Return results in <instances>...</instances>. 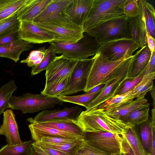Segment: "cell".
Wrapping results in <instances>:
<instances>
[{"label": "cell", "mask_w": 155, "mask_h": 155, "mask_svg": "<svg viewBox=\"0 0 155 155\" xmlns=\"http://www.w3.org/2000/svg\"><path fill=\"white\" fill-rule=\"evenodd\" d=\"M151 56L147 45L141 48L133 55L128 71V78H133L139 75L145 69Z\"/></svg>", "instance_id": "cell-22"}, {"label": "cell", "mask_w": 155, "mask_h": 155, "mask_svg": "<svg viewBox=\"0 0 155 155\" xmlns=\"http://www.w3.org/2000/svg\"><path fill=\"white\" fill-rule=\"evenodd\" d=\"M149 110V107L134 110L129 113L121 120L130 127H134L148 120Z\"/></svg>", "instance_id": "cell-32"}, {"label": "cell", "mask_w": 155, "mask_h": 155, "mask_svg": "<svg viewBox=\"0 0 155 155\" xmlns=\"http://www.w3.org/2000/svg\"><path fill=\"white\" fill-rule=\"evenodd\" d=\"M135 98V95L131 90L123 94L116 95L105 102L89 109H107L116 108L130 102Z\"/></svg>", "instance_id": "cell-28"}, {"label": "cell", "mask_w": 155, "mask_h": 155, "mask_svg": "<svg viewBox=\"0 0 155 155\" xmlns=\"http://www.w3.org/2000/svg\"><path fill=\"white\" fill-rule=\"evenodd\" d=\"M155 72L144 75L140 82L132 90L136 98L145 97L147 93L153 87Z\"/></svg>", "instance_id": "cell-36"}, {"label": "cell", "mask_w": 155, "mask_h": 155, "mask_svg": "<svg viewBox=\"0 0 155 155\" xmlns=\"http://www.w3.org/2000/svg\"><path fill=\"white\" fill-rule=\"evenodd\" d=\"M71 74L45 84V88L41 93L49 97H55L58 96L67 87L70 80Z\"/></svg>", "instance_id": "cell-29"}, {"label": "cell", "mask_w": 155, "mask_h": 155, "mask_svg": "<svg viewBox=\"0 0 155 155\" xmlns=\"http://www.w3.org/2000/svg\"><path fill=\"white\" fill-rule=\"evenodd\" d=\"M116 155H124L123 153L122 152L121 153H120L118 154H116Z\"/></svg>", "instance_id": "cell-53"}, {"label": "cell", "mask_w": 155, "mask_h": 155, "mask_svg": "<svg viewBox=\"0 0 155 155\" xmlns=\"http://www.w3.org/2000/svg\"><path fill=\"white\" fill-rule=\"evenodd\" d=\"M155 51L151 55L150 59L147 66L142 72L143 75L155 72Z\"/></svg>", "instance_id": "cell-45"}, {"label": "cell", "mask_w": 155, "mask_h": 155, "mask_svg": "<svg viewBox=\"0 0 155 155\" xmlns=\"http://www.w3.org/2000/svg\"><path fill=\"white\" fill-rule=\"evenodd\" d=\"M138 4L144 21L147 32L155 38V12L154 7L146 0H138Z\"/></svg>", "instance_id": "cell-26"}, {"label": "cell", "mask_w": 155, "mask_h": 155, "mask_svg": "<svg viewBox=\"0 0 155 155\" xmlns=\"http://www.w3.org/2000/svg\"><path fill=\"white\" fill-rule=\"evenodd\" d=\"M140 48L139 45L133 39L123 38L110 41L100 45L99 53L111 61L127 59Z\"/></svg>", "instance_id": "cell-9"}, {"label": "cell", "mask_w": 155, "mask_h": 155, "mask_svg": "<svg viewBox=\"0 0 155 155\" xmlns=\"http://www.w3.org/2000/svg\"><path fill=\"white\" fill-rule=\"evenodd\" d=\"M138 0H126L124 5V14L127 18L137 16L139 12Z\"/></svg>", "instance_id": "cell-41"}, {"label": "cell", "mask_w": 155, "mask_h": 155, "mask_svg": "<svg viewBox=\"0 0 155 155\" xmlns=\"http://www.w3.org/2000/svg\"><path fill=\"white\" fill-rule=\"evenodd\" d=\"M63 102L56 97H49L42 94L27 93L21 96L12 95L8 103V107L21 110L22 114L32 113L54 107Z\"/></svg>", "instance_id": "cell-5"}, {"label": "cell", "mask_w": 155, "mask_h": 155, "mask_svg": "<svg viewBox=\"0 0 155 155\" xmlns=\"http://www.w3.org/2000/svg\"><path fill=\"white\" fill-rule=\"evenodd\" d=\"M133 57V55L125 60L121 66L116 76L105 85L100 93L90 104L87 109L93 107L114 96L120 85L127 78L128 71Z\"/></svg>", "instance_id": "cell-11"}, {"label": "cell", "mask_w": 155, "mask_h": 155, "mask_svg": "<svg viewBox=\"0 0 155 155\" xmlns=\"http://www.w3.org/2000/svg\"><path fill=\"white\" fill-rule=\"evenodd\" d=\"M3 114V121L0 127V134L5 137L8 144L14 145L20 144L22 141L20 139L13 111L7 109Z\"/></svg>", "instance_id": "cell-15"}, {"label": "cell", "mask_w": 155, "mask_h": 155, "mask_svg": "<svg viewBox=\"0 0 155 155\" xmlns=\"http://www.w3.org/2000/svg\"><path fill=\"white\" fill-rule=\"evenodd\" d=\"M93 58L79 60L71 74L67 87L58 96L84 91L93 62Z\"/></svg>", "instance_id": "cell-10"}, {"label": "cell", "mask_w": 155, "mask_h": 155, "mask_svg": "<svg viewBox=\"0 0 155 155\" xmlns=\"http://www.w3.org/2000/svg\"><path fill=\"white\" fill-rule=\"evenodd\" d=\"M150 155H155V132L153 135V139Z\"/></svg>", "instance_id": "cell-51"}, {"label": "cell", "mask_w": 155, "mask_h": 155, "mask_svg": "<svg viewBox=\"0 0 155 155\" xmlns=\"http://www.w3.org/2000/svg\"><path fill=\"white\" fill-rule=\"evenodd\" d=\"M78 61L62 55L56 56L46 69L45 84L71 74Z\"/></svg>", "instance_id": "cell-12"}, {"label": "cell", "mask_w": 155, "mask_h": 155, "mask_svg": "<svg viewBox=\"0 0 155 155\" xmlns=\"http://www.w3.org/2000/svg\"><path fill=\"white\" fill-rule=\"evenodd\" d=\"M39 147L48 155H69L58 150L50 148L35 143H34Z\"/></svg>", "instance_id": "cell-47"}, {"label": "cell", "mask_w": 155, "mask_h": 155, "mask_svg": "<svg viewBox=\"0 0 155 155\" xmlns=\"http://www.w3.org/2000/svg\"><path fill=\"white\" fill-rule=\"evenodd\" d=\"M84 142L83 139L72 142L60 144L35 143L58 150L69 155H75L78 151L83 145Z\"/></svg>", "instance_id": "cell-33"}, {"label": "cell", "mask_w": 155, "mask_h": 155, "mask_svg": "<svg viewBox=\"0 0 155 155\" xmlns=\"http://www.w3.org/2000/svg\"><path fill=\"white\" fill-rule=\"evenodd\" d=\"M17 88L14 81L12 80L0 87V116L8 107V101Z\"/></svg>", "instance_id": "cell-35"}, {"label": "cell", "mask_w": 155, "mask_h": 155, "mask_svg": "<svg viewBox=\"0 0 155 155\" xmlns=\"http://www.w3.org/2000/svg\"><path fill=\"white\" fill-rule=\"evenodd\" d=\"M28 122L30 123L28 125V127L31 133L32 140L35 142H38L42 138L48 137L83 139L82 136L75 134L45 126L32 121Z\"/></svg>", "instance_id": "cell-18"}, {"label": "cell", "mask_w": 155, "mask_h": 155, "mask_svg": "<svg viewBox=\"0 0 155 155\" xmlns=\"http://www.w3.org/2000/svg\"><path fill=\"white\" fill-rule=\"evenodd\" d=\"M150 104L145 97H142L136 98L130 102L116 108L107 109L88 110L97 111L112 117L121 120L123 117L131 111L149 107Z\"/></svg>", "instance_id": "cell-19"}, {"label": "cell", "mask_w": 155, "mask_h": 155, "mask_svg": "<svg viewBox=\"0 0 155 155\" xmlns=\"http://www.w3.org/2000/svg\"><path fill=\"white\" fill-rule=\"evenodd\" d=\"M47 49L42 47L37 50H33L30 53L25 59L21 60L20 63H26L29 67H33L39 64L43 59Z\"/></svg>", "instance_id": "cell-38"}, {"label": "cell", "mask_w": 155, "mask_h": 155, "mask_svg": "<svg viewBox=\"0 0 155 155\" xmlns=\"http://www.w3.org/2000/svg\"><path fill=\"white\" fill-rule=\"evenodd\" d=\"M92 58V63L84 91L85 92L98 85H105L113 79L127 59L111 61L99 53H97Z\"/></svg>", "instance_id": "cell-2"}, {"label": "cell", "mask_w": 155, "mask_h": 155, "mask_svg": "<svg viewBox=\"0 0 155 155\" xmlns=\"http://www.w3.org/2000/svg\"><path fill=\"white\" fill-rule=\"evenodd\" d=\"M142 73L137 77L126 79L120 85L114 96L123 94L132 90L141 81L143 76Z\"/></svg>", "instance_id": "cell-40"}, {"label": "cell", "mask_w": 155, "mask_h": 155, "mask_svg": "<svg viewBox=\"0 0 155 155\" xmlns=\"http://www.w3.org/2000/svg\"><path fill=\"white\" fill-rule=\"evenodd\" d=\"M155 87H153L150 91L153 99V106L155 108Z\"/></svg>", "instance_id": "cell-52"}, {"label": "cell", "mask_w": 155, "mask_h": 155, "mask_svg": "<svg viewBox=\"0 0 155 155\" xmlns=\"http://www.w3.org/2000/svg\"><path fill=\"white\" fill-rule=\"evenodd\" d=\"M124 135L135 155H150L143 148L134 127L128 128Z\"/></svg>", "instance_id": "cell-34"}, {"label": "cell", "mask_w": 155, "mask_h": 155, "mask_svg": "<svg viewBox=\"0 0 155 155\" xmlns=\"http://www.w3.org/2000/svg\"><path fill=\"white\" fill-rule=\"evenodd\" d=\"M49 43L53 47L56 54H61L65 57L78 60L95 55L100 46L93 37L86 32L83 38L75 43L53 41Z\"/></svg>", "instance_id": "cell-4"}, {"label": "cell", "mask_w": 155, "mask_h": 155, "mask_svg": "<svg viewBox=\"0 0 155 155\" xmlns=\"http://www.w3.org/2000/svg\"><path fill=\"white\" fill-rule=\"evenodd\" d=\"M94 0H72L63 11L69 21L81 27L88 17Z\"/></svg>", "instance_id": "cell-13"}, {"label": "cell", "mask_w": 155, "mask_h": 155, "mask_svg": "<svg viewBox=\"0 0 155 155\" xmlns=\"http://www.w3.org/2000/svg\"><path fill=\"white\" fill-rule=\"evenodd\" d=\"M21 40L31 44H41L54 41V36L33 22L20 21L18 28Z\"/></svg>", "instance_id": "cell-14"}, {"label": "cell", "mask_w": 155, "mask_h": 155, "mask_svg": "<svg viewBox=\"0 0 155 155\" xmlns=\"http://www.w3.org/2000/svg\"><path fill=\"white\" fill-rule=\"evenodd\" d=\"M18 28H10L0 34V46L21 40Z\"/></svg>", "instance_id": "cell-39"}, {"label": "cell", "mask_w": 155, "mask_h": 155, "mask_svg": "<svg viewBox=\"0 0 155 155\" xmlns=\"http://www.w3.org/2000/svg\"><path fill=\"white\" fill-rule=\"evenodd\" d=\"M33 47L31 43L20 40L0 46V57L10 59L17 62L22 52L28 51Z\"/></svg>", "instance_id": "cell-24"}, {"label": "cell", "mask_w": 155, "mask_h": 155, "mask_svg": "<svg viewBox=\"0 0 155 155\" xmlns=\"http://www.w3.org/2000/svg\"><path fill=\"white\" fill-rule=\"evenodd\" d=\"M126 0H94L83 26L84 32L111 19L124 15Z\"/></svg>", "instance_id": "cell-3"}, {"label": "cell", "mask_w": 155, "mask_h": 155, "mask_svg": "<svg viewBox=\"0 0 155 155\" xmlns=\"http://www.w3.org/2000/svg\"><path fill=\"white\" fill-rule=\"evenodd\" d=\"M105 84H101L95 86L89 91L85 92L86 94H91L96 93L102 89L104 86Z\"/></svg>", "instance_id": "cell-50"}, {"label": "cell", "mask_w": 155, "mask_h": 155, "mask_svg": "<svg viewBox=\"0 0 155 155\" xmlns=\"http://www.w3.org/2000/svg\"><path fill=\"white\" fill-rule=\"evenodd\" d=\"M127 28L128 38L134 40L140 48L147 45L145 25L139 7L137 16L127 18Z\"/></svg>", "instance_id": "cell-17"}, {"label": "cell", "mask_w": 155, "mask_h": 155, "mask_svg": "<svg viewBox=\"0 0 155 155\" xmlns=\"http://www.w3.org/2000/svg\"><path fill=\"white\" fill-rule=\"evenodd\" d=\"M76 120L84 132L105 131L124 134L126 130L130 127L122 120L89 110L82 111Z\"/></svg>", "instance_id": "cell-1"}, {"label": "cell", "mask_w": 155, "mask_h": 155, "mask_svg": "<svg viewBox=\"0 0 155 155\" xmlns=\"http://www.w3.org/2000/svg\"><path fill=\"white\" fill-rule=\"evenodd\" d=\"M34 143L31 140L22 141L17 145L7 144L0 149V155H31V147Z\"/></svg>", "instance_id": "cell-30"}, {"label": "cell", "mask_w": 155, "mask_h": 155, "mask_svg": "<svg viewBox=\"0 0 155 155\" xmlns=\"http://www.w3.org/2000/svg\"><path fill=\"white\" fill-rule=\"evenodd\" d=\"M37 123L82 136L84 132L78 124L77 120L75 119L67 118L55 119Z\"/></svg>", "instance_id": "cell-25"}, {"label": "cell", "mask_w": 155, "mask_h": 155, "mask_svg": "<svg viewBox=\"0 0 155 155\" xmlns=\"http://www.w3.org/2000/svg\"><path fill=\"white\" fill-rule=\"evenodd\" d=\"M75 155H107L93 147L84 141L82 146L78 151Z\"/></svg>", "instance_id": "cell-44"}, {"label": "cell", "mask_w": 155, "mask_h": 155, "mask_svg": "<svg viewBox=\"0 0 155 155\" xmlns=\"http://www.w3.org/2000/svg\"><path fill=\"white\" fill-rule=\"evenodd\" d=\"M72 0H53L33 22L40 23L58 18L63 14L64 10Z\"/></svg>", "instance_id": "cell-23"}, {"label": "cell", "mask_w": 155, "mask_h": 155, "mask_svg": "<svg viewBox=\"0 0 155 155\" xmlns=\"http://www.w3.org/2000/svg\"><path fill=\"white\" fill-rule=\"evenodd\" d=\"M85 32L93 37L100 46L114 40L128 38L127 18L124 15L107 21Z\"/></svg>", "instance_id": "cell-7"}, {"label": "cell", "mask_w": 155, "mask_h": 155, "mask_svg": "<svg viewBox=\"0 0 155 155\" xmlns=\"http://www.w3.org/2000/svg\"><path fill=\"white\" fill-rule=\"evenodd\" d=\"M20 24V21L17 18V14L0 21V34L10 28L15 27H19Z\"/></svg>", "instance_id": "cell-43"}, {"label": "cell", "mask_w": 155, "mask_h": 155, "mask_svg": "<svg viewBox=\"0 0 155 155\" xmlns=\"http://www.w3.org/2000/svg\"><path fill=\"white\" fill-rule=\"evenodd\" d=\"M82 109L78 106L66 107L62 110H43L39 113L34 119H27V121L36 123L45 122L49 120L59 119H70L76 120L82 112Z\"/></svg>", "instance_id": "cell-16"}, {"label": "cell", "mask_w": 155, "mask_h": 155, "mask_svg": "<svg viewBox=\"0 0 155 155\" xmlns=\"http://www.w3.org/2000/svg\"><path fill=\"white\" fill-rule=\"evenodd\" d=\"M84 141L93 147L107 155L121 153V143L125 135L108 131L83 132Z\"/></svg>", "instance_id": "cell-8"}, {"label": "cell", "mask_w": 155, "mask_h": 155, "mask_svg": "<svg viewBox=\"0 0 155 155\" xmlns=\"http://www.w3.org/2000/svg\"><path fill=\"white\" fill-rule=\"evenodd\" d=\"M147 46L152 54L155 51V38L152 37L147 32H146Z\"/></svg>", "instance_id": "cell-49"}, {"label": "cell", "mask_w": 155, "mask_h": 155, "mask_svg": "<svg viewBox=\"0 0 155 155\" xmlns=\"http://www.w3.org/2000/svg\"><path fill=\"white\" fill-rule=\"evenodd\" d=\"M31 155H48L39 147L33 143L31 150Z\"/></svg>", "instance_id": "cell-48"}, {"label": "cell", "mask_w": 155, "mask_h": 155, "mask_svg": "<svg viewBox=\"0 0 155 155\" xmlns=\"http://www.w3.org/2000/svg\"><path fill=\"white\" fill-rule=\"evenodd\" d=\"M122 152L124 155H135L132 147L125 137L121 143Z\"/></svg>", "instance_id": "cell-46"}, {"label": "cell", "mask_w": 155, "mask_h": 155, "mask_svg": "<svg viewBox=\"0 0 155 155\" xmlns=\"http://www.w3.org/2000/svg\"><path fill=\"white\" fill-rule=\"evenodd\" d=\"M30 0H0V21L17 14Z\"/></svg>", "instance_id": "cell-27"}, {"label": "cell", "mask_w": 155, "mask_h": 155, "mask_svg": "<svg viewBox=\"0 0 155 155\" xmlns=\"http://www.w3.org/2000/svg\"><path fill=\"white\" fill-rule=\"evenodd\" d=\"M53 0H30L17 14L20 21L33 22V21L51 3Z\"/></svg>", "instance_id": "cell-20"}, {"label": "cell", "mask_w": 155, "mask_h": 155, "mask_svg": "<svg viewBox=\"0 0 155 155\" xmlns=\"http://www.w3.org/2000/svg\"><path fill=\"white\" fill-rule=\"evenodd\" d=\"M56 57L54 48L50 45L49 48L47 49L44 57L41 62L36 66L32 67L31 75H36L46 70Z\"/></svg>", "instance_id": "cell-37"}, {"label": "cell", "mask_w": 155, "mask_h": 155, "mask_svg": "<svg viewBox=\"0 0 155 155\" xmlns=\"http://www.w3.org/2000/svg\"><path fill=\"white\" fill-rule=\"evenodd\" d=\"M151 110L150 120L134 126L141 143L144 150L150 155L153 135L155 132V111Z\"/></svg>", "instance_id": "cell-21"}, {"label": "cell", "mask_w": 155, "mask_h": 155, "mask_svg": "<svg viewBox=\"0 0 155 155\" xmlns=\"http://www.w3.org/2000/svg\"><path fill=\"white\" fill-rule=\"evenodd\" d=\"M35 24L53 35V41L75 43L84 36L83 28L68 21L63 13L57 18Z\"/></svg>", "instance_id": "cell-6"}, {"label": "cell", "mask_w": 155, "mask_h": 155, "mask_svg": "<svg viewBox=\"0 0 155 155\" xmlns=\"http://www.w3.org/2000/svg\"><path fill=\"white\" fill-rule=\"evenodd\" d=\"M103 88L98 91L93 93L86 94L85 93L77 95H67L57 96L55 97L62 102L77 104L84 106L87 109L90 104L99 95Z\"/></svg>", "instance_id": "cell-31"}, {"label": "cell", "mask_w": 155, "mask_h": 155, "mask_svg": "<svg viewBox=\"0 0 155 155\" xmlns=\"http://www.w3.org/2000/svg\"><path fill=\"white\" fill-rule=\"evenodd\" d=\"M80 139H76L58 137H43L38 142L35 143H43L60 144L72 142Z\"/></svg>", "instance_id": "cell-42"}]
</instances>
